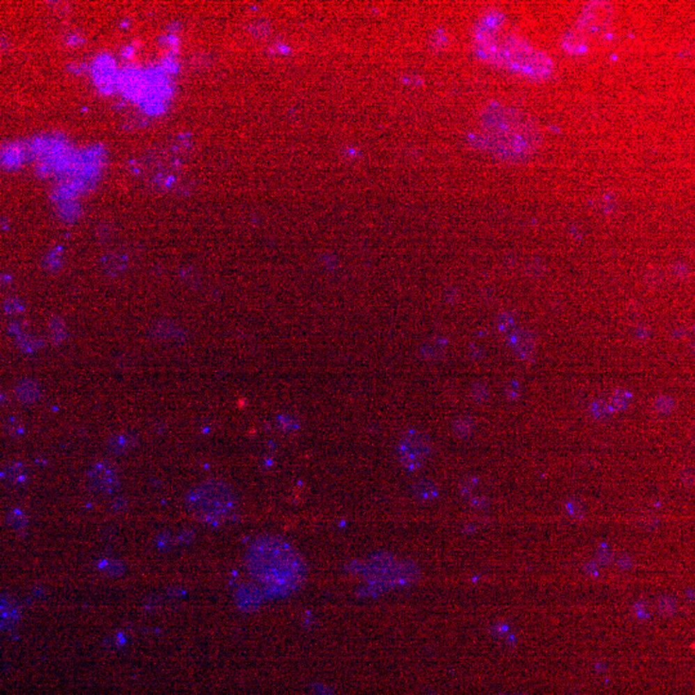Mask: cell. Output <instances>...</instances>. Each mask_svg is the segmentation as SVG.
Segmentation results:
<instances>
[{
  "mask_svg": "<svg viewBox=\"0 0 695 695\" xmlns=\"http://www.w3.org/2000/svg\"><path fill=\"white\" fill-rule=\"evenodd\" d=\"M499 327L502 332H509L510 330H514L515 327V322L513 320V317L509 315V314H502L499 320Z\"/></svg>",
  "mask_w": 695,
  "mask_h": 695,
  "instance_id": "obj_13",
  "label": "cell"
},
{
  "mask_svg": "<svg viewBox=\"0 0 695 695\" xmlns=\"http://www.w3.org/2000/svg\"><path fill=\"white\" fill-rule=\"evenodd\" d=\"M473 429H474V424L469 419H461L455 424V432L458 434V437H467L469 434H471Z\"/></svg>",
  "mask_w": 695,
  "mask_h": 695,
  "instance_id": "obj_9",
  "label": "cell"
},
{
  "mask_svg": "<svg viewBox=\"0 0 695 695\" xmlns=\"http://www.w3.org/2000/svg\"><path fill=\"white\" fill-rule=\"evenodd\" d=\"M511 344L517 348V354L522 358H531L534 353V339L531 334L526 331H517L511 336Z\"/></svg>",
  "mask_w": 695,
  "mask_h": 695,
  "instance_id": "obj_6",
  "label": "cell"
},
{
  "mask_svg": "<svg viewBox=\"0 0 695 695\" xmlns=\"http://www.w3.org/2000/svg\"><path fill=\"white\" fill-rule=\"evenodd\" d=\"M565 509L568 510L570 515H579V514H582V508H581V505L578 502H576V501L568 502L567 506H565Z\"/></svg>",
  "mask_w": 695,
  "mask_h": 695,
  "instance_id": "obj_16",
  "label": "cell"
},
{
  "mask_svg": "<svg viewBox=\"0 0 695 695\" xmlns=\"http://www.w3.org/2000/svg\"><path fill=\"white\" fill-rule=\"evenodd\" d=\"M245 565L258 584L286 593L304 585L308 575L306 560L297 547L276 534H262L251 541Z\"/></svg>",
  "mask_w": 695,
  "mask_h": 695,
  "instance_id": "obj_1",
  "label": "cell"
},
{
  "mask_svg": "<svg viewBox=\"0 0 695 695\" xmlns=\"http://www.w3.org/2000/svg\"><path fill=\"white\" fill-rule=\"evenodd\" d=\"M186 506L192 517L205 524L218 526L227 522L237 509V497L228 484L206 481L188 492Z\"/></svg>",
  "mask_w": 695,
  "mask_h": 695,
  "instance_id": "obj_3",
  "label": "cell"
},
{
  "mask_svg": "<svg viewBox=\"0 0 695 695\" xmlns=\"http://www.w3.org/2000/svg\"><path fill=\"white\" fill-rule=\"evenodd\" d=\"M655 408L662 414H670L671 411L673 409V402H672V399L663 397L655 402Z\"/></svg>",
  "mask_w": 695,
  "mask_h": 695,
  "instance_id": "obj_14",
  "label": "cell"
},
{
  "mask_svg": "<svg viewBox=\"0 0 695 695\" xmlns=\"http://www.w3.org/2000/svg\"><path fill=\"white\" fill-rule=\"evenodd\" d=\"M593 415L599 419H605L611 415V408L605 402H598L593 406Z\"/></svg>",
  "mask_w": 695,
  "mask_h": 695,
  "instance_id": "obj_12",
  "label": "cell"
},
{
  "mask_svg": "<svg viewBox=\"0 0 695 695\" xmlns=\"http://www.w3.org/2000/svg\"><path fill=\"white\" fill-rule=\"evenodd\" d=\"M473 398L478 402H484L485 399L488 398V389L483 386V385H476L474 389H473Z\"/></svg>",
  "mask_w": 695,
  "mask_h": 695,
  "instance_id": "obj_15",
  "label": "cell"
},
{
  "mask_svg": "<svg viewBox=\"0 0 695 695\" xmlns=\"http://www.w3.org/2000/svg\"><path fill=\"white\" fill-rule=\"evenodd\" d=\"M88 479L95 491L104 494H110L116 491L120 485L118 469L107 461H100L94 464L88 473Z\"/></svg>",
  "mask_w": 695,
  "mask_h": 695,
  "instance_id": "obj_5",
  "label": "cell"
},
{
  "mask_svg": "<svg viewBox=\"0 0 695 695\" xmlns=\"http://www.w3.org/2000/svg\"><path fill=\"white\" fill-rule=\"evenodd\" d=\"M430 450L432 447L428 438L417 432H409L400 442L399 458L405 467L409 470H416L424 465Z\"/></svg>",
  "mask_w": 695,
  "mask_h": 695,
  "instance_id": "obj_4",
  "label": "cell"
},
{
  "mask_svg": "<svg viewBox=\"0 0 695 695\" xmlns=\"http://www.w3.org/2000/svg\"><path fill=\"white\" fill-rule=\"evenodd\" d=\"M18 618L17 607L7 599H0V627H12L17 623Z\"/></svg>",
  "mask_w": 695,
  "mask_h": 695,
  "instance_id": "obj_7",
  "label": "cell"
},
{
  "mask_svg": "<svg viewBox=\"0 0 695 695\" xmlns=\"http://www.w3.org/2000/svg\"><path fill=\"white\" fill-rule=\"evenodd\" d=\"M520 396V389L517 384H511L506 389V397L509 399H517Z\"/></svg>",
  "mask_w": 695,
  "mask_h": 695,
  "instance_id": "obj_17",
  "label": "cell"
},
{
  "mask_svg": "<svg viewBox=\"0 0 695 695\" xmlns=\"http://www.w3.org/2000/svg\"><path fill=\"white\" fill-rule=\"evenodd\" d=\"M415 493L421 500H432L437 496V488L429 482H421L416 485Z\"/></svg>",
  "mask_w": 695,
  "mask_h": 695,
  "instance_id": "obj_8",
  "label": "cell"
},
{
  "mask_svg": "<svg viewBox=\"0 0 695 695\" xmlns=\"http://www.w3.org/2000/svg\"><path fill=\"white\" fill-rule=\"evenodd\" d=\"M476 141L497 159L520 162H526L537 153L541 134L533 121L523 112L492 104L483 111Z\"/></svg>",
  "mask_w": 695,
  "mask_h": 695,
  "instance_id": "obj_2",
  "label": "cell"
},
{
  "mask_svg": "<svg viewBox=\"0 0 695 695\" xmlns=\"http://www.w3.org/2000/svg\"><path fill=\"white\" fill-rule=\"evenodd\" d=\"M658 605H659L658 611H659L662 616H666V617L672 616L673 611L676 609V604H675V602L671 598H662Z\"/></svg>",
  "mask_w": 695,
  "mask_h": 695,
  "instance_id": "obj_11",
  "label": "cell"
},
{
  "mask_svg": "<svg viewBox=\"0 0 695 695\" xmlns=\"http://www.w3.org/2000/svg\"><path fill=\"white\" fill-rule=\"evenodd\" d=\"M637 338L640 339H648L649 338V330L645 327H639L637 330Z\"/></svg>",
  "mask_w": 695,
  "mask_h": 695,
  "instance_id": "obj_18",
  "label": "cell"
},
{
  "mask_svg": "<svg viewBox=\"0 0 695 695\" xmlns=\"http://www.w3.org/2000/svg\"><path fill=\"white\" fill-rule=\"evenodd\" d=\"M611 403H613V407L623 409L631 403V394L627 391H617L611 399Z\"/></svg>",
  "mask_w": 695,
  "mask_h": 695,
  "instance_id": "obj_10",
  "label": "cell"
}]
</instances>
